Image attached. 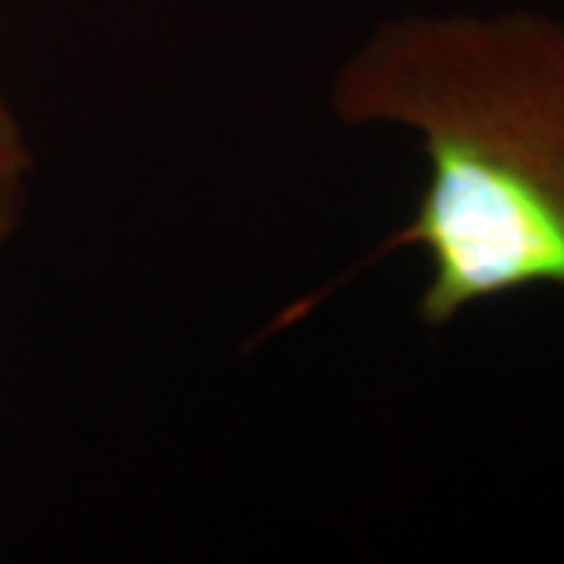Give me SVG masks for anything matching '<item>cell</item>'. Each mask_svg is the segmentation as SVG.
<instances>
[{
  "label": "cell",
  "mask_w": 564,
  "mask_h": 564,
  "mask_svg": "<svg viewBox=\"0 0 564 564\" xmlns=\"http://www.w3.org/2000/svg\"><path fill=\"white\" fill-rule=\"evenodd\" d=\"M329 104L348 126H402L421 139L417 207L380 254L423 251V326L527 289H564L562 20L386 22L343 63Z\"/></svg>",
  "instance_id": "obj_1"
},
{
  "label": "cell",
  "mask_w": 564,
  "mask_h": 564,
  "mask_svg": "<svg viewBox=\"0 0 564 564\" xmlns=\"http://www.w3.org/2000/svg\"><path fill=\"white\" fill-rule=\"evenodd\" d=\"M32 176V151L22 135L20 120L0 95V248L17 232L25 214Z\"/></svg>",
  "instance_id": "obj_2"
}]
</instances>
